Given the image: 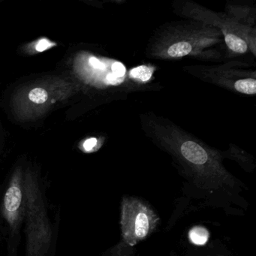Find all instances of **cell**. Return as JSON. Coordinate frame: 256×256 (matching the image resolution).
Returning a JSON list of instances; mask_svg holds the SVG:
<instances>
[{"instance_id":"cell-7","label":"cell","mask_w":256,"mask_h":256,"mask_svg":"<svg viewBox=\"0 0 256 256\" xmlns=\"http://www.w3.org/2000/svg\"><path fill=\"white\" fill-rule=\"evenodd\" d=\"M154 68L148 66H140L132 68L130 72V76L132 78L136 79L142 82L149 80L152 77Z\"/></svg>"},{"instance_id":"cell-9","label":"cell","mask_w":256,"mask_h":256,"mask_svg":"<svg viewBox=\"0 0 256 256\" xmlns=\"http://www.w3.org/2000/svg\"><path fill=\"white\" fill-rule=\"evenodd\" d=\"M112 73L115 76H118L119 78L125 77L126 72V67L124 66V64H121L120 62H115L112 64Z\"/></svg>"},{"instance_id":"cell-1","label":"cell","mask_w":256,"mask_h":256,"mask_svg":"<svg viewBox=\"0 0 256 256\" xmlns=\"http://www.w3.org/2000/svg\"><path fill=\"white\" fill-rule=\"evenodd\" d=\"M79 85L68 78L50 76L19 88L12 98V109L20 121H34L78 91Z\"/></svg>"},{"instance_id":"cell-2","label":"cell","mask_w":256,"mask_h":256,"mask_svg":"<svg viewBox=\"0 0 256 256\" xmlns=\"http://www.w3.org/2000/svg\"><path fill=\"white\" fill-rule=\"evenodd\" d=\"M158 218L155 212L143 202L125 198L122 202V236L130 246L144 239L155 228Z\"/></svg>"},{"instance_id":"cell-5","label":"cell","mask_w":256,"mask_h":256,"mask_svg":"<svg viewBox=\"0 0 256 256\" xmlns=\"http://www.w3.org/2000/svg\"><path fill=\"white\" fill-rule=\"evenodd\" d=\"M188 236L192 242L196 245H204L209 240V232L205 228L196 226L190 230Z\"/></svg>"},{"instance_id":"cell-3","label":"cell","mask_w":256,"mask_h":256,"mask_svg":"<svg viewBox=\"0 0 256 256\" xmlns=\"http://www.w3.org/2000/svg\"><path fill=\"white\" fill-rule=\"evenodd\" d=\"M23 192L22 187V172L16 170L5 193L2 205V214L12 228L16 229L22 214Z\"/></svg>"},{"instance_id":"cell-11","label":"cell","mask_w":256,"mask_h":256,"mask_svg":"<svg viewBox=\"0 0 256 256\" xmlns=\"http://www.w3.org/2000/svg\"><path fill=\"white\" fill-rule=\"evenodd\" d=\"M125 78H119L114 74L113 73H109L106 78L104 79V82L108 85H119L124 82Z\"/></svg>"},{"instance_id":"cell-12","label":"cell","mask_w":256,"mask_h":256,"mask_svg":"<svg viewBox=\"0 0 256 256\" xmlns=\"http://www.w3.org/2000/svg\"><path fill=\"white\" fill-rule=\"evenodd\" d=\"M89 64L92 68H96V70H103L106 68V65L94 56L90 58Z\"/></svg>"},{"instance_id":"cell-6","label":"cell","mask_w":256,"mask_h":256,"mask_svg":"<svg viewBox=\"0 0 256 256\" xmlns=\"http://www.w3.org/2000/svg\"><path fill=\"white\" fill-rule=\"evenodd\" d=\"M234 89L241 94L254 95L256 92V79L250 78L236 80L234 83Z\"/></svg>"},{"instance_id":"cell-10","label":"cell","mask_w":256,"mask_h":256,"mask_svg":"<svg viewBox=\"0 0 256 256\" xmlns=\"http://www.w3.org/2000/svg\"><path fill=\"white\" fill-rule=\"evenodd\" d=\"M98 140L96 138H90L86 139L83 144H82V148L83 150L86 152H90L95 150L96 146H97Z\"/></svg>"},{"instance_id":"cell-4","label":"cell","mask_w":256,"mask_h":256,"mask_svg":"<svg viewBox=\"0 0 256 256\" xmlns=\"http://www.w3.org/2000/svg\"><path fill=\"white\" fill-rule=\"evenodd\" d=\"M181 142V155L187 161L197 166L204 164L208 161L209 156L202 145L191 139L184 138Z\"/></svg>"},{"instance_id":"cell-8","label":"cell","mask_w":256,"mask_h":256,"mask_svg":"<svg viewBox=\"0 0 256 256\" xmlns=\"http://www.w3.org/2000/svg\"><path fill=\"white\" fill-rule=\"evenodd\" d=\"M54 46H56V44L49 41L47 38H41V40H38V41L36 42V43H34V49L35 50V52L41 53V52H44V50L50 49V48L54 47Z\"/></svg>"}]
</instances>
